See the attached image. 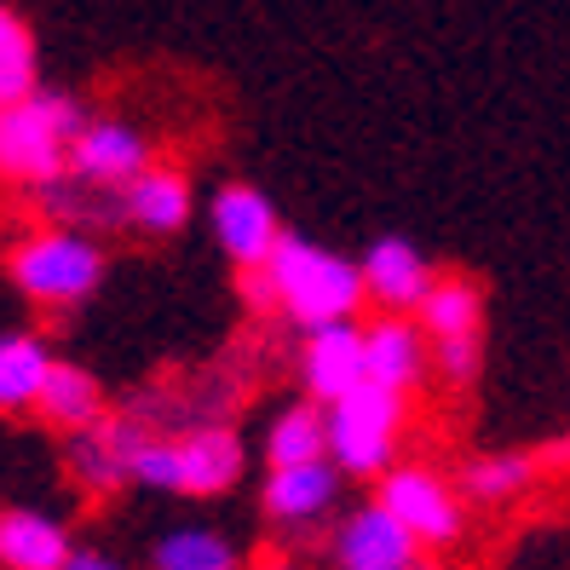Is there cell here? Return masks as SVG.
Returning <instances> with one entry per match:
<instances>
[{
  "label": "cell",
  "mask_w": 570,
  "mask_h": 570,
  "mask_svg": "<svg viewBox=\"0 0 570 570\" xmlns=\"http://www.w3.org/2000/svg\"><path fill=\"white\" fill-rule=\"evenodd\" d=\"M87 105L63 87H36L0 110V185L36 196L70 174V145L87 127Z\"/></svg>",
  "instance_id": "1"
},
{
  "label": "cell",
  "mask_w": 570,
  "mask_h": 570,
  "mask_svg": "<svg viewBox=\"0 0 570 570\" xmlns=\"http://www.w3.org/2000/svg\"><path fill=\"white\" fill-rule=\"evenodd\" d=\"M110 259H105V243L81 225H36L7 248V283L41 312H76L98 294L105 283Z\"/></svg>",
  "instance_id": "2"
},
{
  "label": "cell",
  "mask_w": 570,
  "mask_h": 570,
  "mask_svg": "<svg viewBox=\"0 0 570 570\" xmlns=\"http://www.w3.org/2000/svg\"><path fill=\"white\" fill-rule=\"evenodd\" d=\"M265 277H272V299L277 317H288L294 328H323V323H346L368 306L363 288V259H346L334 248H317L312 237H294L283 230L277 254L265 259Z\"/></svg>",
  "instance_id": "3"
},
{
  "label": "cell",
  "mask_w": 570,
  "mask_h": 570,
  "mask_svg": "<svg viewBox=\"0 0 570 570\" xmlns=\"http://www.w3.org/2000/svg\"><path fill=\"white\" fill-rule=\"evenodd\" d=\"M404 426H410V392L363 381L341 404H328V461L346 479H381L386 466H397Z\"/></svg>",
  "instance_id": "4"
},
{
  "label": "cell",
  "mask_w": 570,
  "mask_h": 570,
  "mask_svg": "<svg viewBox=\"0 0 570 570\" xmlns=\"http://www.w3.org/2000/svg\"><path fill=\"white\" fill-rule=\"evenodd\" d=\"M375 501L404 524L421 548H455L461 530H466V495L461 484H450L439 466H421V461H397L375 479Z\"/></svg>",
  "instance_id": "5"
},
{
  "label": "cell",
  "mask_w": 570,
  "mask_h": 570,
  "mask_svg": "<svg viewBox=\"0 0 570 570\" xmlns=\"http://www.w3.org/2000/svg\"><path fill=\"white\" fill-rule=\"evenodd\" d=\"M150 161H156V145H150L145 127H132L121 116H92L70 145V179L116 196L139 179Z\"/></svg>",
  "instance_id": "6"
},
{
  "label": "cell",
  "mask_w": 570,
  "mask_h": 570,
  "mask_svg": "<svg viewBox=\"0 0 570 570\" xmlns=\"http://www.w3.org/2000/svg\"><path fill=\"white\" fill-rule=\"evenodd\" d=\"M208 225H214L219 254L237 265V272H259V265L277 254V243H283V219L272 208V196H265L259 185H243V179H230V185L214 190Z\"/></svg>",
  "instance_id": "7"
},
{
  "label": "cell",
  "mask_w": 570,
  "mask_h": 570,
  "mask_svg": "<svg viewBox=\"0 0 570 570\" xmlns=\"http://www.w3.org/2000/svg\"><path fill=\"white\" fill-rule=\"evenodd\" d=\"M150 421L139 415H105L98 426L87 432H70L63 439V466H70V479L87 490V495H110L121 484H132V455H139V444L150 439Z\"/></svg>",
  "instance_id": "8"
},
{
  "label": "cell",
  "mask_w": 570,
  "mask_h": 570,
  "mask_svg": "<svg viewBox=\"0 0 570 570\" xmlns=\"http://www.w3.org/2000/svg\"><path fill=\"white\" fill-rule=\"evenodd\" d=\"M421 542L397 524L381 501H363L328 530V564L334 570H421Z\"/></svg>",
  "instance_id": "9"
},
{
  "label": "cell",
  "mask_w": 570,
  "mask_h": 570,
  "mask_svg": "<svg viewBox=\"0 0 570 570\" xmlns=\"http://www.w3.org/2000/svg\"><path fill=\"white\" fill-rule=\"evenodd\" d=\"M341 466L328 455L323 461H299V466H272L265 473V490H259V508L277 530H312L334 513V501H341Z\"/></svg>",
  "instance_id": "10"
},
{
  "label": "cell",
  "mask_w": 570,
  "mask_h": 570,
  "mask_svg": "<svg viewBox=\"0 0 570 570\" xmlns=\"http://www.w3.org/2000/svg\"><path fill=\"white\" fill-rule=\"evenodd\" d=\"M299 381H306V397H317V404H341L352 386H363L368 381L363 323L346 317V323L306 328V341H299Z\"/></svg>",
  "instance_id": "11"
},
{
  "label": "cell",
  "mask_w": 570,
  "mask_h": 570,
  "mask_svg": "<svg viewBox=\"0 0 570 570\" xmlns=\"http://www.w3.org/2000/svg\"><path fill=\"white\" fill-rule=\"evenodd\" d=\"M190 208H196L190 174L167 161H150L127 190H116V225L139 230V237H179L190 225Z\"/></svg>",
  "instance_id": "12"
},
{
  "label": "cell",
  "mask_w": 570,
  "mask_h": 570,
  "mask_svg": "<svg viewBox=\"0 0 570 570\" xmlns=\"http://www.w3.org/2000/svg\"><path fill=\"white\" fill-rule=\"evenodd\" d=\"M363 363H368V381L392 392H415L432 375V341L415 317L381 312L375 323H363Z\"/></svg>",
  "instance_id": "13"
},
{
  "label": "cell",
  "mask_w": 570,
  "mask_h": 570,
  "mask_svg": "<svg viewBox=\"0 0 570 570\" xmlns=\"http://www.w3.org/2000/svg\"><path fill=\"white\" fill-rule=\"evenodd\" d=\"M432 283H439V265H432L410 237H381L363 254V288H368V306H381V312L415 317V306L426 299Z\"/></svg>",
  "instance_id": "14"
},
{
  "label": "cell",
  "mask_w": 570,
  "mask_h": 570,
  "mask_svg": "<svg viewBox=\"0 0 570 570\" xmlns=\"http://www.w3.org/2000/svg\"><path fill=\"white\" fill-rule=\"evenodd\" d=\"M243 439L225 421H196L179 432V495H225L243 479Z\"/></svg>",
  "instance_id": "15"
},
{
  "label": "cell",
  "mask_w": 570,
  "mask_h": 570,
  "mask_svg": "<svg viewBox=\"0 0 570 570\" xmlns=\"http://www.w3.org/2000/svg\"><path fill=\"white\" fill-rule=\"evenodd\" d=\"M76 553L70 530L41 508H0V570H63Z\"/></svg>",
  "instance_id": "16"
},
{
  "label": "cell",
  "mask_w": 570,
  "mask_h": 570,
  "mask_svg": "<svg viewBox=\"0 0 570 570\" xmlns=\"http://www.w3.org/2000/svg\"><path fill=\"white\" fill-rule=\"evenodd\" d=\"M36 415L70 439V432H87V426H98V421L110 415V397H105V386H98L92 368H81V363H70V357H58L52 375H47V386H41Z\"/></svg>",
  "instance_id": "17"
},
{
  "label": "cell",
  "mask_w": 570,
  "mask_h": 570,
  "mask_svg": "<svg viewBox=\"0 0 570 570\" xmlns=\"http://www.w3.org/2000/svg\"><path fill=\"white\" fill-rule=\"evenodd\" d=\"M52 346L29 328L0 334V415H23L41 404V386L52 375Z\"/></svg>",
  "instance_id": "18"
},
{
  "label": "cell",
  "mask_w": 570,
  "mask_h": 570,
  "mask_svg": "<svg viewBox=\"0 0 570 570\" xmlns=\"http://www.w3.org/2000/svg\"><path fill=\"white\" fill-rule=\"evenodd\" d=\"M415 323L426 328V341H450V334H484V288L461 272H439V283L426 288L415 306Z\"/></svg>",
  "instance_id": "19"
},
{
  "label": "cell",
  "mask_w": 570,
  "mask_h": 570,
  "mask_svg": "<svg viewBox=\"0 0 570 570\" xmlns=\"http://www.w3.org/2000/svg\"><path fill=\"white\" fill-rule=\"evenodd\" d=\"M535 479H542V466H535V450H495V455H473L461 466V495L479 501V508H508V501H519Z\"/></svg>",
  "instance_id": "20"
},
{
  "label": "cell",
  "mask_w": 570,
  "mask_h": 570,
  "mask_svg": "<svg viewBox=\"0 0 570 570\" xmlns=\"http://www.w3.org/2000/svg\"><path fill=\"white\" fill-rule=\"evenodd\" d=\"M323 455H328V404H317V397L288 404L265 426V461L272 466H299V461H323Z\"/></svg>",
  "instance_id": "21"
},
{
  "label": "cell",
  "mask_w": 570,
  "mask_h": 570,
  "mask_svg": "<svg viewBox=\"0 0 570 570\" xmlns=\"http://www.w3.org/2000/svg\"><path fill=\"white\" fill-rule=\"evenodd\" d=\"M150 564L156 570H243V553L225 530H208V524H179L167 530L161 542L150 548Z\"/></svg>",
  "instance_id": "22"
},
{
  "label": "cell",
  "mask_w": 570,
  "mask_h": 570,
  "mask_svg": "<svg viewBox=\"0 0 570 570\" xmlns=\"http://www.w3.org/2000/svg\"><path fill=\"white\" fill-rule=\"evenodd\" d=\"M41 87V52H36V29L23 23L12 0H0V110L18 105Z\"/></svg>",
  "instance_id": "23"
},
{
  "label": "cell",
  "mask_w": 570,
  "mask_h": 570,
  "mask_svg": "<svg viewBox=\"0 0 570 570\" xmlns=\"http://www.w3.org/2000/svg\"><path fill=\"white\" fill-rule=\"evenodd\" d=\"M132 484L179 495V432H150L139 444V455H132Z\"/></svg>",
  "instance_id": "24"
},
{
  "label": "cell",
  "mask_w": 570,
  "mask_h": 570,
  "mask_svg": "<svg viewBox=\"0 0 570 570\" xmlns=\"http://www.w3.org/2000/svg\"><path fill=\"white\" fill-rule=\"evenodd\" d=\"M432 375L444 386H473L484 375V334H450V341H432Z\"/></svg>",
  "instance_id": "25"
},
{
  "label": "cell",
  "mask_w": 570,
  "mask_h": 570,
  "mask_svg": "<svg viewBox=\"0 0 570 570\" xmlns=\"http://www.w3.org/2000/svg\"><path fill=\"white\" fill-rule=\"evenodd\" d=\"M535 466H542V473H570V439L542 444V450H535Z\"/></svg>",
  "instance_id": "26"
},
{
  "label": "cell",
  "mask_w": 570,
  "mask_h": 570,
  "mask_svg": "<svg viewBox=\"0 0 570 570\" xmlns=\"http://www.w3.org/2000/svg\"><path fill=\"white\" fill-rule=\"evenodd\" d=\"M63 570H121V559L98 553V548H76V553H70V564H63Z\"/></svg>",
  "instance_id": "27"
},
{
  "label": "cell",
  "mask_w": 570,
  "mask_h": 570,
  "mask_svg": "<svg viewBox=\"0 0 570 570\" xmlns=\"http://www.w3.org/2000/svg\"><path fill=\"white\" fill-rule=\"evenodd\" d=\"M254 570H294V564H283V559H265V564H254Z\"/></svg>",
  "instance_id": "28"
},
{
  "label": "cell",
  "mask_w": 570,
  "mask_h": 570,
  "mask_svg": "<svg viewBox=\"0 0 570 570\" xmlns=\"http://www.w3.org/2000/svg\"><path fill=\"white\" fill-rule=\"evenodd\" d=\"M421 570H432V564H421Z\"/></svg>",
  "instance_id": "29"
}]
</instances>
